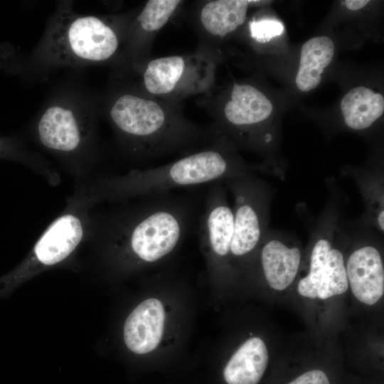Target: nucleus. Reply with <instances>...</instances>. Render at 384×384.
Instances as JSON below:
<instances>
[{
	"label": "nucleus",
	"mask_w": 384,
	"mask_h": 384,
	"mask_svg": "<svg viewBox=\"0 0 384 384\" xmlns=\"http://www.w3.org/2000/svg\"><path fill=\"white\" fill-rule=\"evenodd\" d=\"M346 270L348 285L356 298L367 305L375 304L384 293L381 255L372 245H363L348 257Z\"/></svg>",
	"instance_id": "1a4fd4ad"
},
{
	"label": "nucleus",
	"mask_w": 384,
	"mask_h": 384,
	"mask_svg": "<svg viewBox=\"0 0 384 384\" xmlns=\"http://www.w3.org/2000/svg\"><path fill=\"white\" fill-rule=\"evenodd\" d=\"M181 105L150 96L135 86L114 93L107 112L129 152L152 160L183 155L216 136L210 125L203 127L188 119Z\"/></svg>",
	"instance_id": "f257e3e1"
},
{
	"label": "nucleus",
	"mask_w": 384,
	"mask_h": 384,
	"mask_svg": "<svg viewBox=\"0 0 384 384\" xmlns=\"http://www.w3.org/2000/svg\"><path fill=\"white\" fill-rule=\"evenodd\" d=\"M348 288V282L343 255L341 250L333 245L327 255L324 272L317 291V297L326 299L344 293Z\"/></svg>",
	"instance_id": "f3484780"
},
{
	"label": "nucleus",
	"mask_w": 384,
	"mask_h": 384,
	"mask_svg": "<svg viewBox=\"0 0 384 384\" xmlns=\"http://www.w3.org/2000/svg\"><path fill=\"white\" fill-rule=\"evenodd\" d=\"M288 384H330L326 374L321 370L307 371Z\"/></svg>",
	"instance_id": "aec40b11"
},
{
	"label": "nucleus",
	"mask_w": 384,
	"mask_h": 384,
	"mask_svg": "<svg viewBox=\"0 0 384 384\" xmlns=\"http://www.w3.org/2000/svg\"><path fill=\"white\" fill-rule=\"evenodd\" d=\"M217 62L198 49L192 53L151 57L133 64L139 76L136 87L150 96L181 105L185 99L202 96L215 86Z\"/></svg>",
	"instance_id": "39448f33"
},
{
	"label": "nucleus",
	"mask_w": 384,
	"mask_h": 384,
	"mask_svg": "<svg viewBox=\"0 0 384 384\" xmlns=\"http://www.w3.org/2000/svg\"><path fill=\"white\" fill-rule=\"evenodd\" d=\"M358 184L361 186L367 209V223L380 233L384 232V202L383 190L381 188V180L376 181L375 177L357 176Z\"/></svg>",
	"instance_id": "a211bd4d"
},
{
	"label": "nucleus",
	"mask_w": 384,
	"mask_h": 384,
	"mask_svg": "<svg viewBox=\"0 0 384 384\" xmlns=\"http://www.w3.org/2000/svg\"><path fill=\"white\" fill-rule=\"evenodd\" d=\"M9 146L7 145L4 140L0 139V155L9 154Z\"/></svg>",
	"instance_id": "4be33fe9"
},
{
	"label": "nucleus",
	"mask_w": 384,
	"mask_h": 384,
	"mask_svg": "<svg viewBox=\"0 0 384 384\" xmlns=\"http://www.w3.org/2000/svg\"><path fill=\"white\" fill-rule=\"evenodd\" d=\"M214 119L211 127L233 146L257 151L268 142L265 125L273 112L265 93L250 82H234L218 90L215 85L198 102Z\"/></svg>",
	"instance_id": "7ed1b4c3"
},
{
	"label": "nucleus",
	"mask_w": 384,
	"mask_h": 384,
	"mask_svg": "<svg viewBox=\"0 0 384 384\" xmlns=\"http://www.w3.org/2000/svg\"><path fill=\"white\" fill-rule=\"evenodd\" d=\"M164 323L162 302L154 297L144 300L125 321L123 337L127 347L137 354L153 351L162 339Z\"/></svg>",
	"instance_id": "9d476101"
},
{
	"label": "nucleus",
	"mask_w": 384,
	"mask_h": 384,
	"mask_svg": "<svg viewBox=\"0 0 384 384\" xmlns=\"http://www.w3.org/2000/svg\"><path fill=\"white\" fill-rule=\"evenodd\" d=\"M224 137L212 141L166 164L112 178L103 182V193L110 199L124 200L171 192L174 189L208 186L253 174Z\"/></svg>",
	"instance_id": "f03ea898"
},
{
	"label": "nucleus",
	"mask_w": 384,
	"mask_h": 384,
	"mask_svg": "<svg viewBox=\"0 0 384 384\" xmlns=\"http://www.w3.org/2000/svg\"><path fill=\"white\" fill-rule=\"evenodd\" d=\"M272 1L260 0H207L196 2L191 20L199 38L197 49L217 60L216 45L237 31L247 21L249 9Z\"/></svg>",
	"instance_id": "0eeeda50"
},
{
	"label": "nucleus",
	"mask_w": 384,
	"mask_h": 384,
	"mask_svg": "<svg viewBox=\"0 0 384 384\" xmlns=\"http://www.w3.org/2000/svg\"><path fill=\"white\" fill-rule=\"evenodd\" d=\"M260 251V263L265 278L271 288L287 289L294 280L301 262V251L288 245L280 238L269 237L267 231Z\"/></svg>",
	"instance_id": "f8f14e48"
},
{
	"label": "nucleus",
	"mask_w": 384,
	"mask_h": 384,
	"mask_svg": "<svg viewBox=\"0 0 384 384\" xmlns=\"http://www.w3.org/2000/svg\"><path fill=\"white\" fill-rule=\"evenodd\" d=\"M38 134L41 142L48 149L73 151L82 138L79 115L69 107L52 105L46 110L39 119Z\"/></svg>",
	"instance_id": "9b49d317"
},
{
	"label": "nucleus",
	"mask_w": 384,
	"mask_h": 384,
	"mask_svg": "<svg viewBox=\"0 0 384 384\" xmlns=\"http://www.w3.org/2000/svg\"><path fill=\"white\" fill-rule=\"evenodd\" d=\"M223 183L234 199L231 257L242 258L257 248L268 230L270 190L254 174Z\"/></svg>",
	"instance_id": "423d86ee"
},
{
	"label": "nucleus",
	"mask_w": 384,
	"mask_h": 384,
	"mask_svg": "<svg viewBox=\"0 0 384 384\" xmlns=\"http://www.w3.org/2000/svg\"><path fill=\"white\" fill-rule=\"evenodd\" d=\"M340 107L344 123L348 128L364 130L383 115L384 97L368 87L358 86L343 97Z\"/></svg>",
	"instance_id": "dca6fc26"
},
{
	"label": "nucleus",
	"mask_w": 384,
	"mask_h": 384,
	"mask_svg": "<svg viewBox=\"0 0 384 384\" xmlns=\"http://www.w3.org/2000/svg\"><path fill=\"white\" fill-rule=\"evenodd\" d=\"M126 28L104 18L61 8L48 26L43 48L60 64L105 62L117 54Z\"/></svg>",
	"instance_id": "20e7f679"
},
{
	"label": "nucleus",
	"mask_w": 384,
	"mask_h": 384,
	"mask_svg": "<svg viewBox=\"0 0 384 384\" xmlns=\"http://www.w3.org/2000/svg\"><path fill=\"white\" fill-rule=\"evenodd\" d=\"M268 363L265 342L258 337L245 341L231 356L223 370L228 384H257Z\"/></svg>",
	"instance_id": "4468645a"
},
{
	"label": "nucleus",
	"mask_w": 384,
	"mask_h": 384,
	"mask_svg": "<svg viewBox=\"0 0 384 384\" xmlns=\"http://www.w3.org/2000/svg\"><path fill=\"white\" fill-rule=\"evenodd\" d=\"M83 228L80 219L67 214L55 220L35 245L38 260L53 265L65 259L82 240Z\"/></svg>",
	"instance_id": "ddd939ff"
},
{
	"label": "nucleus",
	"mask_w": 384,
	"mask_h": 384,
	"mask_svg": "<svg viewBox=\"0 0 384 384\" xmlns=\"http://www.w3.org/2000/svg\"><path fill=\"white\" fill-rule=\"evenodd\" d=\"M250 36L257 43H266L274 37L281 35L284 26L275 19H253L249 23Z\"/></svg>",
	"instance_id": "6ab92c4d"
},
{
	"label": "nucleus",
	"mask_w": 384,
	"mask_h": 384,
	"mask_svg": "<svg viewBox=\"0 0 384 384\" xmlns=\"http://www.w3.org/2000/svg\"><path fill=\"white\" fill-rule=\"evenodd\" d=\"M335 53V44L326 36L313 37L302 46L295 84L303 92L315 89Z\"/></svg>",
	"instance_id": "2eb2a0df"
},
{
	"label": "nucleus",
	"mask_w": 384,
	"mask_h": 384,
	"mask_svg": "<svg viewBox=\"0 0 384 384\" xmlns=\"http://www.w3.org/2000/svg\"><path fill=\"white\" fill-rule=\"evenodd\" d=\"M370 1L368 0H346L342 3L349 10H358L366 6Z\"/></svg>",
	"instance_id": "412c9836"
},
{
	"label": "nucleus",
	"mask_w": 384,
	"mask_h": 384,
	"mask_svg": "<svg viewBox=\"0 0 384 384\" xmlns=\"http://www.w3.org/2000/svg\"><path fill=\"white\" fill-rule=\"evenodd\" d=\"M181 0H149L127 26L126 41L132 65L151 58L153 43L183 4Z\"/></svg>",
	"instance_id": "6e6552de"
}]
</instances>
